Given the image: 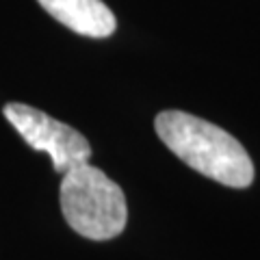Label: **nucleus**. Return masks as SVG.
<instances>
[{
  "instance_id": "nucleus-1",
  "label": "nucleus",
  "mask_w": 260,
  "mask_h": 260,
  "mask_svg": "<svg viewBox=\"0 0 260 260\" xmlns=\"http://www.w3.org/2000/svg\"><path fill=\"white\" fill-rule=\"evenodd\" d=\"M158 139L198 174L232 189L254 182V162L239 139L217 124L184 111H162L154 119Z\"/></svg>"
},
{
  "instance_id": "nucleus-2",
  "label": "nucleus",
  "mask_w": 260,
  "mask_h": 260,
  "mask_svg": "<svg viewBox=\"0 0 260 260\" xmlns=\"http://www.w3.org/2000/svg\"><path fill=\"white\" fill-rule=\"evenodd\" d=\"M59 200L65 221L80 237L109 241L124 232L128 221L126 195L102 169L89 162L68 169L61 180Z\"/></svg>"
},
{
  "instance_id": "nucleus-3",
  "label": "nucleus",
  "mask_w": 260,
  "mask_h": 260,
  "mask_svg": "<svg viewBox=\"0 0 260 260\" xmlns=\"http://www.w3.org/2000/svg\"><path fill=\"white\" fill-rule=\"evenodd\" d=\"M3 113L32 150L46 152L52 158V165L59 174L91 158V145L85 137L48 113L22 102H9Z\"/></svg>"
},
{
  "instance_id": "nucleus-4",
  "label": "nucleus",
  "mask_w": 260,
  "mask_h": 260,
  "mask_svg": "<svg viewBox=\"0 0 260 260\" xmlns=\"http://www.w3.org/2000/svg\"><path fill=\"white\" fill-rule=\"evenodd\" d=\"M56 22L83 37H109L117 28L113 11L102 0H37Z\"/></svg>"
}]
</instances>
